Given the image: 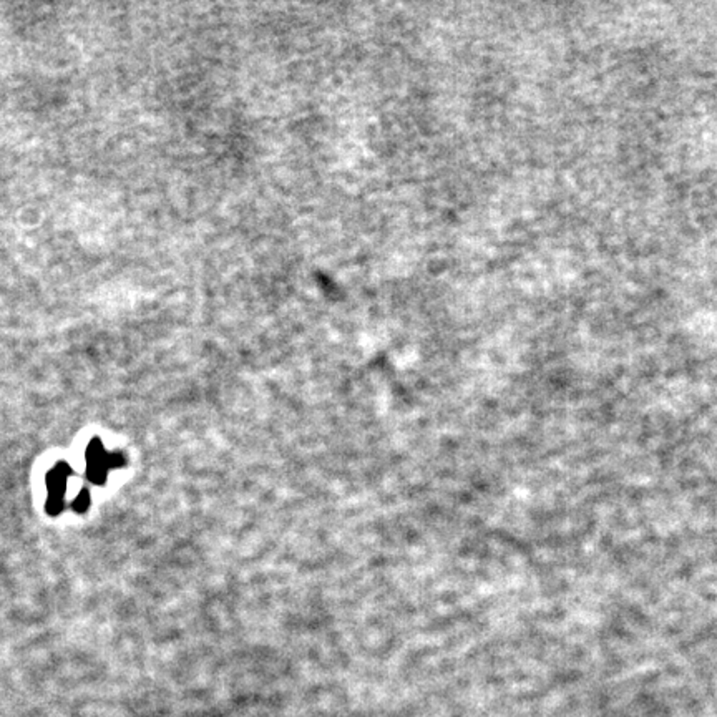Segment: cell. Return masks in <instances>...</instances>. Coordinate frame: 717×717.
Masks as SVG:
<instances>
[{
  "mask_svg": "<svg viewBox=\"0 0 717 717\" xmlns=\"http://www.w3.org/2000/svg\"><path fill=\"white\" fill-rule=\"evenodd\" d=\"M63 496H55V495H48L47 500V511L50 515H58L63 508Z\"/></svg>",
  "mask_w": 717,
  "mask_h": 717,
  "instance_id": "obj_5",
  "label": "cell"
},
{
  "mask_svg": "<svg viewBox=\"0 0 717 717\" xmlns=\"http://www.w3.org/2000/svg\"><path fill=\"white\" fill-rule=\"evenodd\" d=\"M68 475H70V467L65 465V463H58V465L47 475L48 495L63 496V491L67 489Z\"/></svg>",
  "mask_w": 717,
  "mask_h": 717,
  "instance_id": "obj_1",
  "label": "cell"
},
{
  "mask_svg": "<svg viewBox=\"0 0 717 717\" xmlns=\"http://www.w3.org/2000/svg\"><path fill=\"white\" fill-rule=\"evenodd\" d=\"M90 505V494L87 490H82L80 494L77 495V499L73 500V510L78 511V513H84V511L89 508Z\"/></svg>",
  "mask_w": 717,
  "mask_h": 717,
  "instance_id": "obj_4",
  "label": "cell"
},
{
  "mask_svg": "<svg viewBox=\"0 0 717 717\" xmlns=\"http://www.w3.org/2000/svg\"><path fill=\"white\" fill-rule=\"evenodd\" d=\"M125 465V458L121 453H110L109 457V467L110 468H120Z\"/></svg>",
  "mask_w": 717,
  "mask_h": 717,
  "instance_id": "obj_6",
  "label": "cell"
},
{
  "mask_svg": "<svg viewBox=\"0 0 717 717\" xmlns=\"http://www.w3.org/2000/svg\"><path fill=\"white\" fill-rule=\"evenodd\" d=\"M109 457H110V453L105 452V448H104V445H101V442L99 440V438H94V440L90 442V445H89V448H87V453H85L87 465L89 467H91V465H106L109 467Z\"/></svg>",
  "mask_w": 717,
  "mask_h": 717,
  "instance_id": "obj_2",
  "label": "cell"
},
{
  "mask_svg": "<svg viewBox=\"0 0 717 717\" xmlns=\"http://www.w3.org/2000/svg\"><path fill=\"white\" fill-rule=\"evenodd\" d=\"M109 470L110 468L106 467V465H91V467H87V477L90 478L94 484H104V482L106 480V475H109Z\"/></svg>",
  "mask_w": 717,
  "mask_h": 717,
  "instance_id": "obj_3",
  "label": "cell"
}]
</instances>
